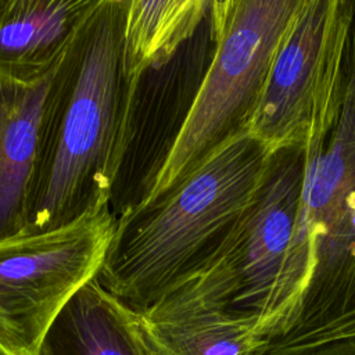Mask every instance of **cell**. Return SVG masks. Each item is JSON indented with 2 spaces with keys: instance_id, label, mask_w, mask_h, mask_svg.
<instances>
[{
  "instance_id": "cell-13",
  "label": "cell",
  "mask_w": 355,
  "mask_h": 355,
  "mask_svg": "<svg viewBox=\"0 0 355 355\" xmlns=\"http://www.w3.org/2000/svg\"><path fill=\"white\" fill-rule=\"evenodd\" d=\"M212 0H126L125 69L179 47L207 18Z\"/></svg>"
},
{
  "instance_id": "cell-11",
  "label": "cell",
  "mask_w": 355,
  "mask_h": 355,
  "mask_svg": "<svg viewBox=\"0 0 355 355\" xmlns=\"http://www.w3.org/2000/svg\"><path fill=\"white\" fill-rule=\"evenodd\" d=\"M97 0H0V76L36 82L51 73Z\"/></svg>"
},
{
  "instance_id": "cell-2",
  "label": "cell",
  "mask_w": 355,
  "mask_h": 355,
  "mask_svg": "<svg viewBox=\"0 0 355 355\" xmlns=\"http://www.w3.org/2000/svg\"><path fill=\"white\" fill-rule=\"evenodd\" d=\"M126 0H97L57 65L43 107L24 233L108 204L128 76Z\"/></svg>"
},
{
  "instance_id": "cell-7",
  "label": "cell",
  "mask_w": 355,
  "mask_h": 355,
  "mask_svg": "<svg viewBox=\"0 0 355 355\" xmlns=\"http://www.w3.org/2000/svg\"><path fill=\"white\" fill-rule=\"evenodd\" d=\"M304 173V146L270 151L227 247L234 272L232 312L248 322L265 344L279 324L277 290L300 215Z\"/></svg>"
},
{
  "instance_id": "cell-14",
  "label": "cell",
  "mask_w": 355,
  "mask_h": 355,
  "mask_svg": "<svg viewBox=\"0 0 355 355\" xmlns=\"http://www.w3.org/2000/svg\"><path fill=\"white\" fill-rule=\"evenodd\" d=\"M312 355H355V343L326 347Z\"/></svg>"
},
{
  "instance_id": "cell-5",
  "label": "cell",
  "mask_w": 355,
  "mask_h": 355,
  "mask_svg": "<svg viewBox=\"0 0 355 355\" xmlns=\"http://www.w3.org/2000/svg\"><path fill=\"white\" fill-rule=\"evenodd\" d=\"M215 44L211 7L196 33L179 47L125 69L128 87L108 197L115 218L154 191L190 116Z\"/></svg>"
},
{
  "instance_id": "cell-15",
  "label": "cell",
  "mask_w": 355,
  "mask_h": 355,
  "mask_svg": "<svg viewBox=\"0 0 355 355\" xmlns=\"http://www.w3.org/2000/svg\"><path fill=\"white\" fill-rule=\"evenodd\" d=\"M0 355H3V354H1V352H0Z\"/></svg>"
},
{
  "instance_id": "cell-6",
  "label": "cell",
  "mask_w": 355,
  "mask_h": 355,
  "mask_svg": "<svg viewBox=\"0 0 355 355\" xmlns=\"http://www.w3.org/2000/svg\"><path fill=\"white\" fill-rule=\"evenodd\" d=\"M114 225L107 204L62 227L0 240L3 355H37L64 305L97 277Z\"/></svg>"
},
{
  "instance_id": "cell-1",
  "label": "cell",
  "mask_w": 355,
  "mask_h": 355,
  "mask_svg": "<svg viewBox=\"0 0 355 355\" xmlns=\"http://www.w3.org/2000/svg\"><path fill=\"white\" fill-rule=\"evenodd\" d=\"M302 146L301 208L277 290L279 324L258 355H312L355 343V0Z\"/></svg>"
},
{
  "instance_id": "cell-8",
  "label": "cell",
  "mask_w": 355,
  "mask_h": 355,
  "mask_svg": "<svg viewBox=\"0 0 355 355\" xmlns=\"http://www.w3.org/2000/svg\"><path fill=\"white\" fill-rule=\"evenodd\" d=\"M351 14L352 0H300L248 129L269 151L305 143L318 97L343 51Z\"/></svg>"
},
{
  "instance_id": "cell-4",
  "label": "cell",
  "mask_w": 355,
  "mask_h": 355,
  "mask_svg": "<svg viewBox=\"0 0 355 355\" xmlns=\"http://www.w3.org/2000/svg\"><path fill=\"white\" fill-rule=\"evenodd\" d=\"M298 4L300 0H212L214 57L150 197L248 133L275 51Z\"/></svg>"
},
{
  "instance_id": "cell-12",
  "label": "cell",
  "mask_w": 355,
  "mask_h": 355,
  "mask_svg": "<svg viewBox=\"0 0 355 355\" xmlns=\"http://www.w3.org/2000/svg\"><path fill=\"white\" fill-rule=\"evenodd\" d=\"M54 71L36 82L0 76V240L25 229L40 119Z\"/></svg>"
},
{
  "instance_id": "cell-10",
  "label": "cell",
  "mask_w": 355,
  "mask_h": 355,
  "mask_svg": "<svg viewBox=\"0 0 355 355\" xmlns=\"http://www.w3.org/2000/svg\"><path fill=\"white\" fill-rule=\"evenodd\" d=\"M37 355H165L143 315L97 277L82 286L47 329Z\"/></svg>"
},
{
  "instance_id": "cell-9",
  "label": "cell",
  "mask_w": 355,
  "mask_h": 355,
  "mask_svg": "<svg viewBox=\"0 0 355 355\" xmlns=\"http://www.w3.org/2000/svg\"><path fill=\"white\" fill-rule=\"evenodd\" d=\"M234 276L226 250L150 309L144 322L165 355H258L265 341L230 311Z\"/></svg>"
},
{
  "instance_id": "cell-3",
  "label": "cell",
  "mask_w": 355,
  "mask_h": 355,
  "mask_svg": "<svg viewBox=\"0 0 355 355\" xmlns=\"http://www.w3.org/2000/svg\"><path fill=\"white\" fill-rule=\"evenodd\" d=\"M269 153L241 135L184 179L115 218L97 275L101 286L143 313L208 269L233 239Z\"/></svg>"
}]
</instances>
